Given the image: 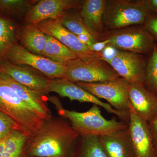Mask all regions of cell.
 Masks as SVG:
<instances>
[{"instance_id": "17", "label": "cell", "mask_w": 157, "mask_h": 157, "mask_svg": "<svg viewBox=\"0 0 157 157\" xmlns=\"http://www.w3.org/2000/svg\"><path fill=\"white\" fill-rule=\"evenodd\" d=\"M98 137L107 157H135L128 127Z\"/></svg>"}, {"instance_id": "24", "label": "cell", "mask_w": 157, "mask_h": 157, "mask_svg": "<svg viewBox=\"0 0 157 157\" xmlns=\"http://www.w3.org/2000/svg\"><path fill=\"white\" fill-rule=\"evenodd\" d=\"M17 30L13 21L0 15V59L16 43Z\"/></svg>"}, {"instance_id": "33", "label": "cell", "mask_w": 157, "mask_h": 157, "mask_svg": "<svg viewBox=\"0 0 157 157\" xmlns=\"http://www.w3.org/2000/svg\"><path fill=\"white\" fill-rule=\"evenodd\" d=\"M25 157H34V156H26Z\"/></svg>"}, {"instance_id": "29", "label": "cell", "mask_w": 157, "mask_h": 157, "mask_svg": "<svg viewBox=\"0 0 157 157\" xmlns=\"http://www.w3.org/2000/svg\"><path fill=\"white\" fill-rule=\"evenodd\" d=\"M155 157H157V118L148 122Z\"/></svg>"}, {"instance_id": "31", "label": "cell", "mask_w": 157, "mask_h": 157, "mask_svg": "<svg viewBox=\"0 0 157 157\" xmlns=\"http://www.w3.org/2000/svg\"><path fill=\"white\" fill-rule=\"evenodd\" d=\"M144 2L150 12L157 14V0H144Z\"/></svg>"}, {"instance_id": "2", "label": "cell", "mask_w": 157, "mask_h": 157, "mask_svg": "<svg viewBox=\"0 0 157 157\" xmlns=\"http://www.w3.org/2000/svg\"><path fill=\"white\" fill-rule=\"evenodd\" d=\"M48 99L53 104L60 117L70 121L79 136L99 137L128 127V124L122 121L105 119L101 114L100 107L96 104H93L87 111L79 112L65 109L59 99L55 96H49Z\"/></svg>"}, {"instance_id": "30", "label": "cell", "mask_w": 157, "mask_h": 157, "mask_svg": "<svg viewBox=\"0 0 157 157\" xmlns=\"http://www.w3.org/2000/svg\"><path fill=\"white\" fill-rule=\"evenodd\" d=\"M110 43L109 39H106L102 41L95 42L92 45L88 46L91 50L96 52H101L107 45H109Z\"/></svg>"}, {"instance_id": "7", "label": "cell", "mask_w": 157, "mask_h": 157, "mask_svg": "<svg viewBox=\"0 0 157 157\" xmlns=\"http://www.w3.org/2000/svg\"><path fill=\"white\" fill-rule=\"evenodd\" d=\"M76 84L99 99H103L110 106L120 112L129 113L130 83L121 78L95 83L76 82Z\"/></svg>"}, {"instance_id": "14", "label": "cell", "mask_w": 157, "mask_h": 157, "mask_svg": "<svg viewBox=\"0 0 157 157\" xmlns=\"http://www.w3.org/2000/svg\"><path fill=\"white\" fill-rule=\"evenodd\" d=\"M128 130L135 157H156L148 123L136 114L130 104Z\"/></svg>"}, {"instance_id": "28", "label": "cell", "mask_w": 157, "mask_h": 157, "mask_svg": "<svg viewBox=\"0 0 157 157\" xmlns=\"http://www.w3.org/2000/svg\"><path fill=\"white\" fill-rule=\"evenodd\" d=\"M118 49L111 45H108L105 47L101 53V59L108 62L116 55Z\"/></svg>"}, {"instance_id": "12", "label": "cell", "mask_w": 157, "mask_h": 157, "mask_svg": "<svg viewBox=\"0 0 157 157\" xmlns=\"http://www.w3.org/2000/svg\"><path fill=\"white\" fill-rule=\"evenodd\" d=\"M81 1L76 0H42L34 4L26 14V23L37 25L49 19L62 17L71 9H77Z\"/></svg>"}, {"instance_id": "22", "label": "cell", "mask_w": 157, "mask_h": 157, "mask_svg": "<svg viewBox=\"0 0 157 157\" xmlns=\"http://www.w3.org/2000/svg\"><path fill=\"white\" fill-rule=\"evenodd\" d=\"M72 10L67 11L62 17H60L64 27L76 36L83 34L89 37L94 43L99 42L100 34L88 26L79 12Z\"/></svg>"}, {"instance_id": "5", "label": "cell", "mask_w": 157, "mask_h": 157, "mask_svg": "<svg viewBox=\"0 0 157 157\" xmlns=\"http://www.w3.org/2000/svg\"><path fill=\"white\" fill-rule=\"evenodd\" d=\"M121 78L107 62L101 59L87 61L76 58L65 64L64 78L76 83H95Z\"/></svg>"}, {"instance_id": "15", "label": "cell", "mask_w": 157, "mask_h": 157, "mask_svg": "<svg viewBox=\"0 0 157 157\" xmlns=\"http://www.w3.org/2000/svg\"><path fill=\"white\" fill-rule=\"evenodd\" d=\"M144 83H130V104L135 113L147 122L157 118V96Z\"/></svg>"}, {"instance_id": "13", "label": "cell", "mask_w": 157, "mask_h": 157, "mask_svg": "<svg viewBox=\"0 0 157 157\" xmlns=\"http://www.w3.org/2000/svg\"><path fill=\"white\" fill-rule=\"evenodd\" d=\"M0 73L8 75L29 88L45 95L48 94L51 79L29 66L12 64L2 58L0 59Z\"/></svg>"}, {"instance_id": "9", "label": "cell", "mask_w": 157, "mask_h": 157, "mask_svg": "<svg viewBox=\"0 0 157 157\" xmlns=\"http://www.w3.org/2000/svg\"><path fill=\"white\" fill-rule=\"evenodd\" d=\"M48 93H56L60 97L67 98L70 101H76L83 103H92L102 107L107 112L114 114L121 121L128 124L129 120V113L120 112L113 108L108 103H104L87 91L78 86L73 82L66 78L51 79Z\"/></svg>"}, {"instance_id": "8", "label": "cell", "mask_w": 157, "mask_h": 157, "mask_svg": "<svg viewBox=\"0 0 157 157\" xmlns=\"http://www.w3.org/2000/svg\"><path fill=\"white\" fill-rule=\"evenodd\" d=\"M131 26L116 31L107 38L109 45L119 50L139 54L151 53L155 45L154 38L144 27Z\"/></svg>"}, {"instance_id": "25", "label": "cell", "mask_w": 157, "mask_h": 157, "mask_svg": "<svg viewBox=\"0 0 157 157\" xmlns=\"http://www.w3.org/2000/svg\"><path fill=\"white\" fill-rule=\"evenodd\" d=\"M36 1L0 0V13L10 17H25Z\"/></svg>"}, {"instance_id": "4", "label": "cell", "mask_w": 157, "mask_h": 157, "mask_svg": "<svg viewBox=\"0 0 157 157\" xmlns=\"http://www.w3.org/2000/svg\"><path fill=\"white\" fill-rule=\"evenodd\" d=\"M150 13L144 0L107 1L103 24L104 26L113 30L144 25Z\"/></svg>"}, {"instance_id": "21", "label": "cell", "mask_w": 157, "mask_h": 157, "mask_svg": "<svg viewBox=\"0 0 157 157\" xmlns=\"http://www.w3.org/2000/svg\"><path fill=\"white\" fill-rule=\"evenodd\" d=\"M70 157H107L97 136H79Z\"/></svg>"}, {"instance_id": "19", "label": "cell", "mask_w": 157, "mask_h": 157, "mask_svg": "<svg viewBox=\"0 0 157 157\" xmlns=\"http://www.w3.org/2000/svg\"><path fill=\"white\" fill-rule=\"evenodd\" d=\"M29 136L17 129L0 141V157H25L27 149Z\"/></svg>"}, {"instance_id": "20", "label": "cell", "mask_w": 157, "mask_h": 157, "mask_svg": "<svg viewBox=\"0 0 157 157\" xmlns=\"http://www.w3.org/2000/svg\"><path fill=\"white\" fill-rule=\"evenodd\" d=\"M106 0L82 1L79 13L90 29L100 34L103 30V16Z\"/></svg>"}, {"instance_id": "10", "label": "cell", "mask_w": 157, "mask_h": 157, "mask_svg": "<svg viewBox=\"0 0 157 157\" xmlns=\"http://www.w3.org/2000/svg\"><path fill=\"white\" fill-rule=\"evenodd\" d=\"M46 35L57 39L76 55L78 58L85 61L94 59H101V52L91 50L87 45L82 43L76 35L67 29L60 18L44 21L36 25Z\"/></svg>"}, {"instance_id": "26", "label": "cell", "mask_w": 157, "mask_h": 157, "mask_svg": "<svg viewBox=\"0 0 157 157\" xmlns=\"http://www.w3.org/2000/svg\"><path fill=\"white\" fill-rule=\"evenodd\" d=\"M149 89L157 96V45L153 50L147 63L145 84Z\"/></svg>"}, {"instance_id": "11", "label": "cell", "mask_w": 157, "mask_h": 157, "mask_svg": "<svg viewBox=\"0 0 157 157\" xmlns=\"http://www.w3.org/2000/svg\"><path fill=\"white\" fill-rule=\"evenodd\" d=\"M107 63L121 78L129 83L145 84L147 64L143 55L119 50L116 55Z\"/></svg>"}, {"instance_id": "23", "label": "cell", "mask_w": 157, "mask_h": 157, "mask_svg": "<svg viewBox=\"0 0 157 157\" xmlns=\"http://www.w3.org/2000/svg\"><path fill=\"white\" fill-rule=\"evenodd\" d=\"M46 37L47 41L42 56L63 64L78 58L74 52L57 39L49 35H46Z\"/></svg>"}, {"instance_id": "3", "label": "cell", "mask_w": 157, "mask_h": 157, "mask_svg": "<svg viewBox=\"0 0 157 157\" xmlns=\"http://www.w3.org/2000/svg\"><path fill=\"white\" fill-rule=\"evenodd\" d=\"M0 111L9 116L29 136L42 125L45 120L20 97L16 92L0 80Z\"/></svg>"}, {"instance_id": "32", "label": "cell", "mask_w": 157, "mask_h": 157, "mask_svg": "<svg viewBox=\"0 0 157 157\" xmlns=\"http://www.w3.org/2000/svg\"><path fill=\"white\" fill-rule=\"evenodd\" d=\"M76 36L82 43L87 45L88 46H89L94 43L93 42L92 40L90 38L86 35L81 34V35H77Z\"/></svg>"}, {"instance_id": "18", "label": "cell", "mask_w": 157, "mask_h": 157, "mask_svg": "<svg viewBox=\"0 0 157 157\" xmlns=\"http://www.w3.org/2000/svg\"><path fill=\"white\" fill-rule=\"evenodd\" d=\"M16 35L24 48L32 53L42 56L47 37L36 25L26 23L17 30Z\"/></svg>"}, {"instance_id": "6", "label": "cell", "mask_w": 157, "mask_h": 157, "mask_svg": "<svg viewBox=\"0 0 157 157\" xmlns=\"http://www.w3.org/2000/svg\"><path fill=\"white\" fill-rule=\"evenodd\" d=\"M2 59L12 64L29 66L49 79L63 78L64 76L65 64L32 53L17 42L5 52Z\"/></svg>"}, {"instance_id": "27", "label": "cell", "mask_w": 157, "mask_h": 157, "mask_svg": "<svg viewBox=\"0 0 157 157\" xmlns=\"http://www.w3.org/2000/svg\"><path fill=\"white\" fill-rule=\"evenodd\" d=\"M144 25L157 42V14L150 13Z\"/></svg>"}, {"instance_id": "1", "label": "cell", "mask_w": 157, "mask_h": 157, "mask_svg": "<svg viewBox=\"0 0 157 157\" xmlns=\"http://www.w3.org/2000/svg\"><path fill=\"white\" fill-rule=\"evenodd\" d=\"M79 136L66 119L52 116L31 136L25 157H70Z\"/></svg>"}, {"instance_id": "16", "label": "cell", "mask_w": 157, "mask_h": 157, "mask_svg": "<svg viewBox=\"0 0 157 157\" xmlns=\"http://www.w3.org/2000/svg\"><path fill=\"white\" fill-rule=\"evenodd\" d=\"M0 80L16 92L25 102L39 113L45 121L52 117V113L47 104L48 98H46L45 94L20 84L4 73H0Z\"/></svg>"}]
</instances>
